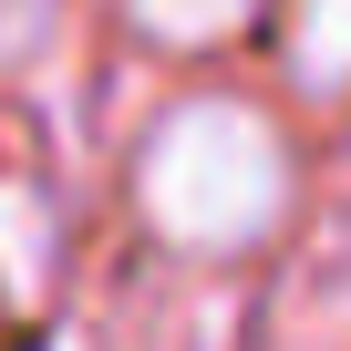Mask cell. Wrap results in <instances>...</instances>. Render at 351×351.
I'll return each instance as SVG.
<instances>
[{"label": "cell", "instance_id": "6da1fadb", "mask_svg": "<svg viewBox=\"0 0 351 351\" xmlns=\"http://www.w3.org/2000/svg\"><path fill=\"white\" fill-rule=\"evenodd\" d=\"M289 207V145L248 104H176L145 145V217L176 248H248Z\"/></svg>", "mask_w": 351, "mask_h": 351}, {"label": "cell", "instance_id": "7a4b0ae2", "mask_svg": "<svg viewBox=\"0 0 351 351\" xmlns=\"http://www.w3.org/2000/svg\"><path fill=\"white\" fill-rule=\"evenodd\" d=\"M289 62H300V83H320V93H341V83H351V0H300Z\"/></svg>", "mask_w": 351, "mask_h": 351}, {"label": "cell", "instance_id": "3957f363", "mask_svg": "<svg viewBox=\"0 0 351 351\" xmlns=\"http://www.w3.org/2000/svg\"><path fill=\"white\" fill-rule=\"evenodd\" d=\"M134 21L155 42H217V32L248 21V0H134Z\"/></svg>", "mask_w": 351, "mask_h": 351}, {"label": "cell", "instance_id": "277c9868", "mask_svg": "<svg viewBox=\"0 0 351 351\" xmlns=\"http://www.w3.org/2000/svg\"><path fill=\"white\" fill-rule=\"evenodd\" d=\"M42 42H52V0H0V73L32 62Z\"/></svg>", "mask_w": 351, "mask_h": 351}]
</instances>
